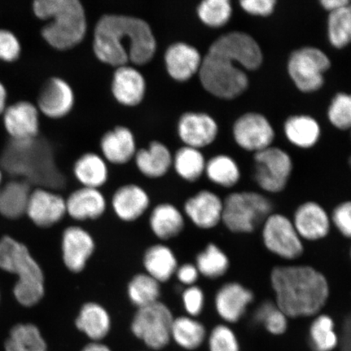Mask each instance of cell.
Instances as JSON below:
<instances>
[{
	"mask_svg": "<svg viewBox=\"0 0 351 351\" xmlns=\"http://www.w3.org/2000/svg\"><path fill=\"white\" fill-rule=\"evenodd\" d=\"M184 307L191 317H196L203 311L204 295L203 291L197 285L189 287L182 295Z\"/></svg>",
	"mask_w": 351,
	"mask_h": 351,
	"instance_id": "f6af8a7d",
	"label": "cell"
},
{
	"mask_svg": "<svg viewBox=\"0 0 351 351\" xmlns=\"http://www.w3.org/2000/svg\"><path fill=\"white\" fill-rule=\"evenodd\" d=\"M270 280L275 304L288 318L315 317L328 301V280L313 267L278 266L271 271Z\"/></svg>",
	"mask_w": 351,
	"mask_h": 351,
	"instance_id": "3957f363",
	"label": "cell"
},
{
	"mask_svg": "<svg viewBox=\"0 0 351 351\" xmlns=\"http://www.w3.org/2000/svg\"><path fill=\"white\" fill-rule=\"evenodd\" d=\"M208 348L209 351H241L238 337L226 324H219L210 331Z\"/></svg>",
	"mask_w": 351,
	"mask_h": 351,
	"instance_id": "7bdbcfd3",
	"label": "cell"
},
{
	"mask_svg": "<svg viewBox=\"0 0 351 351\" xmlns=\"http://www.w3.org/2000/svg\"><path fill=\"white\" fill-rule=\"evenodd\" d=\"M232 132L239 147L256 153L270 147L275 137L273 127L267 118L254 112L240 117Z\"/></svg>",
	"mask_w": 351,
	"mask_h": 351,
	"instance_id": "4fadbf2b",
	"label": "cell"
},
{
	"mask_svg": "<svg viewBox=\"0 0 351 351\" xmlns=\"http://www.w3.org/2000/svg\"><path fill=\"white\" fill-rule=\"evenodd\" d=\"M143 265L147 274L160 283L168 282L178 267L172 250L163 244L154 245L147 250Z\"/></svg>",
	"mask_w": 351,
	"mask_h": 351,
	"instance_id": "83f0119b",
	"label": "cell"
},
{
	"mask_svg": "<svg viewBox=\"0 0 351 351\" xmlns=\"http://www.w3.org/2000/svg\"><path fill=\"white\" fill-rule=\"evenodd\" d=\"M302 241L322 240L328 234L331 218L326 210L315 202H306L295 210L292 221Z\"/></svg>",
	"mask_w": 351,
	"mask_h": 351,
	"instance_id": "d6986e66",
	"label": "cell"
},
{
	"mask_svg": "<svg viewBox=\"0 0 351 351\" xmlns=\"http://www.w3.org/2000/svg\"><path fill=\"white\" fill-rule=\"evenodd\" d=\"M328 34L332 45L339 49L351 43V3L329 14Z\"/></svg>",
	"mask_w": 351,
	"mask_h": 351,
	"instance_id": "f35d334b",
	"label": "cell"
},
{
	"mask_svg": "<svg viewBox=\"0 0 351 351\" xmlns=\"http://www.w3.org/2000/svg\"><path fill=\"white\" fill-rule=\"evenodd\" d=\"M173 317L161 302L138 308L131 324L132 332L149 348L160 350L171 339Z\"/></svg>",
	"mask_w": 351,
	"mask_h": 351,
	"instance_id": "52a82bcc",
	"label": "cell"
},
{
	"mask_svg": "<svg viewBox=\"0 0 351 351\" xmlns=\"http://www.w3.org/2000/svg\"><path fill=\"white\" fill-rule=\"evenodd\" d=\"M157 43L151 25L137 16L105 14L94 29L93 51L100 62L118 68L145 65L155 56Z\"/></svg>",
	"mask_w": 351,
	"mask_h": 351,
	"instance_id": "7a4b0ae2",
	"label": "cell"
},
{
	"mask_svg": "<svg viewBox=\"0 0 351 351\" xmlns=\"http://www.w3.org/2000/svg\"><path fill=\"white\" fill-rule=\"evenodd\" d=\"M173 156L168 147L159 141H153L147 148L136 152L134 160L139 172L148 178L164 177L173 166Z\"/></svg>",
	"mask_w": 351,
	"mask_h": 351,
	"instance_id": "d4e9b609",
	"label": "cell"
},
{
	"mask_svg": "<svg viewBox=\"0 0 351 351\" xmlns=\"http://www.w3.org/2000/svg\"><path fill=\"white\" fill-rule=\"evenodd\" d=\"M308 341L313 351H335L340 339L332 318L324 314L315 315L309 328Z\"/></svg>",
	"mask_w": 351,
	"mask_h": 351,
	"instance_id": "4dcf8cb0",
	"label": "cell"
},
{
	"mask_svg": "<svg viewBox=\"0 0 351 351\" xmlns=\"http://www.w3.org/2000/svg\"><path fill=\"white\" fill-rule=\"evenodd\" d=\"M287 138L295 146L310 148L317 143L320 129L317 121L308 116H295L289 118L285 124Z\"/></svg>",
	"mask_w": 351,
	"mask_h": 351,
	"instance_id": "1f68e13d",
	"label": "cell"
},
{
	"mask_svg": "<svg viewBox=\"0 0 351 351\" xmlns=\"http://www.w3.org/2000/svg\"><path fill=\"white\" fill-rule=\"evenodd\" d=\"M66 214L65 200L57 193L42 187L32 191L26 215L37 226L48 228L54 226Z\"/></svg>",
	"mask_w": 351,
	"mask_h": 351,
	"instance_id": "9a60e30c",
	"label": "cell"
},
{
	"mask_svg": "<svg viewBox=\"0 0 351 351\" xmlns=\"http://www.w3.org/2000/svg\"><path fill=\"white\" fill-rule=\"evenodd\" d=\"M100 149L104 159L117 165L129 163L137 152L133 132L122 125L117 126L103 135Z\"/></svg>",
	"mask_w": 351,
	"mask_h": 351,
	"instance_id": "7402d4cb",
	"label": "cell"
},
{
	"mask_svg": "<svg viewBox=\"0 0 351 351\" xmlns=\"http://www.w3.org/2000/svg\"><path fill=\"white\" fill-rule=\"evenodd\" d=\"M254 320L271 335H283L288 329L287 315L274 302H262L254 311Z\"/></svg>",
	"mask_w": 351,
	"mask_h": 351,
	"instance_id": "ab89813d",
	"label": "cell"
},
{
	"mask_svg": "<svg viewBox=\"0 0 351 351\" xmlns=\"http://www.w3.org/2000/svg\"><path fill=\"white\" fill-rule=\"evenodd\" d=\"M207 331L203 324L191 317H180L173 319L171 339L181 348L193 350L204 343Z\"/></svg>",
	"mask_w": 351,
	"mask_h": 351,
	"instance_id": "d6a6232c",
	"label": "cell"
},
{
	"mask_svg": "<svg viewBox=\"0 0 351 351\" xmlns=\"http://www.w3.org/2000/svg\"><path fill=\"white\" fill-rule=\"evenodd\" d=\"M128 295L138 308L155 304L160 296V283L147 274L135 275L128 285Z\"/></svg>",
	"mask_w": 351,
	"mask_h": 351,
	"instance_id": "8d00e7d4",
	"label": "cell"
},
{
	"mask_svg": "<svg viewBox=\"0 0 351 351\" xmlns=\"http://www.w3.org/2000/svg\"><path fill=\"white\" fill-rule=\"evenodd\" d=\"M111 90L117 102L123 106L136 107L146 95V79L134 66L123 65L114 71Z\"/></svg>",
	"mask_w": 351,
	"mask_h": 351,
	"instance_id": "2e32d148",
	"label": "cell"
},
{
	"mask_svg": "<svg viewBox=\"0 0 351 351\" xmlns=\"http://www.w3.org/2000/svg\"><path fill=\"white\" fill-rule=\"evenodd\" d=\"M1 117L4 129L15 141H32L38 137L40 112L36 104L28 100L17 101L8 105Z\"/></svg>",
	"mask_w": 351,
	"mask_h": 351,
	"instance_id": "8fae6325",
	"label": "cell"
},
{
	"mask_svg": "<svg viewBox=\"0 0 351 351\" xmlns=\"http://www.w3.org/2000/svg\"><path fill=\"white\" fill-rule=\"evenodd\" d=\"M254 180L263 191L271 194L282 191L293 170L291 157L282 149L270 147L254 154Z\"/></svg>",
	"mask_w": 351,
	"mask_h": 351,
	"instance_id": "30bf717a",
	"label": "cell"
},
{
	"mask_svg": "<svg viewBox=\"0 0 351 351\" xmlns=\"http://www.w3.org/2000/svg\"><path fill=\"white\" fill-rule=\"evenodd\" d=\"M331 221L342 235L351 239V201L344 202L336 207Z\"/></svg>",
	"mask_w": 351,
	"mask_h": 351,
	"instance_id": "bcb514c9",
	"label": "cell"
},
{
	"mask_svg": "<svg viewBox=\"0 0 351 351\" xmlns=\"http://www.w3.org/2000/svg\"><path fill=\"white\" fill-rule=\"evenodd\" d=\"M22 48L19 37L7 29H0V61L12 63L20 58Z\"/></svg>",
	"mask_w": 351,
	"mask_h": 351,
	"instance_id": "ee69618b",
	"label": "cell"
},
{
	"mask_svg": "<svg viewBox=\"0 0 351 351\" xmlns=\"http://www.w3.org/2000/svg\"><path fill=\"white\" fill-rule=\"evenodd\" d=\"M263 63L260 45L247 34L230 32L214 41L202 59L199 75L202 86L215 97L234 99L247 90L244 69L256 70Z\"/></svg>",
	"mask_w": 351,
	"mask_h": 351,
	"instance_id": "6da1fadb",
	"label": "cell"
},
{
	"mask_svg": "<svg viewBox=\"0 0 351 351\" xmlns=\"http://www.w3.org/2000/svg\"><path fill=\"white\" fill-rule=\"evenodd\" d=\"M328 57L315 47H304L289 57L288 72L298 90L317 91L324 85V74L330 68Z\"/></svg>",
	"mask_w": 351,
	"mask_h": 351,
	"instance_id": "ba28073f",
	"label": "cell"
},
{
	"mask_svg": "<svg viewBox=\"0 0 351 351\" xmlns=\"http://www.w3.org/2000/svg\"><path fill=\"white\" fill-rule=\"evenodd\" d=\"M262 239L267 251L287 261L296 260L304 253V243L291 219L271 214L263 223Z\"/></svg>",
	"mask_w": 351,
	"mask_h": 351,
	"instance_id": "9c48e42d",
	"label": "cell"
},
{
	"mask_svg": "<svg viewBox=\"0 0 351 351\" xmlns=\"http://www.w3.org/2000/svg\"><path fill=\"white\" fill-rule=\"evenodd\" d=\"M205 173L210 182L225 188L234 186L241 178L238 165L225 155L214 156L207 162Z\"/></svg>",
	"mask_w": 351,
	"mask_h": 351,
	"instance_id": "d590c367",
	"label": "cell"
},
{
	"mask_svg": "<svg viewBox=\"0 0 351 351\" xmlns=\"http://www.w3.org/2000/svg\"><path fill=\"white\" fill-rule=\"evenodd\" d=\"M95 248L92 236L78 226L68 227L62 236V256L64 265L74 274L84 270Z\"/></svg>",
	"mask_w": 351,
	"mask_h": 351,
	"instance_id": "ac0fdd59",
	"label": "cell"
},
{
	"mask_svg": "<svg viewBox=\"0 0 351 351\" xmlns=\"http://www.w3.org/2000/svg\"><path fill=\"white\" fill-rule=\"evenodd\" d=\"M6 351H47L39 329L32 324H19L12 328L5 343Z\"/></svg>",
	"mask_w": 351,
	"mask_h": 351,
	"instance_id": "e575fe53",
	"label": "cell"
},
{
	"mask_svg": "<svg viewBox=\"0 0 351 351\" xmlns=\"http://www.w3.org/2000/svg\"><path fill=\"white\" fill-rule=\"evenodd\" d=\"M176 274H177L179 282L188 285V287L195 285L199 276L196 266L192 263H185V265L178 267Z\"/></svg>",
	"mask_w": 351,
	"mask_h": 351,
	"instance_id": "c3c4849f",
	"label": "cell"
},
{
	"mask_svg": "<svg viewBox=\"0 0 351 351\" xmlns=\"http://www.w3.org/2000/svg\"><path fill=\"white\" fill-rule=\"evenodd\" d=\"M75 95L71 86L59 77L48 78L39 91L36 106L39 112L50 119H60L71 112Z\"/></svg>",
	"mask_w": 351,
	"mask_h": 351,
	"instance_id": "7c38bea8",
	"label": "cell"
},
{
	"mask_svg": "<svg viewBox=\"0 0 351 351\" xmlns=\"http://www.w3.org/2000/svg\"><path fill=\"white\" fill-rule=\"evenodd\" d=\"M253 300V293L250 289L238 282H230L219 289L215 306L219 317L226 323L234 324L243 318Z\"/></svg>",
	"mask_w": 351,
	"mask_h": 351,
	"instance_id": "ffe728a7",
	"label": "cell"
},
{
	"mask_svg": "<svg viewBox=\"0 0 351 351\" xmlns=\"http://www.w3.org/2000/svg\"><path fill=\"white\" fill-rule=\"evenodd\" d=\"M271 212V202L260 193L234 192L223 201L221 221L232 232L249 234L263 223Z\"/></svg>",
	"mask_w": 351,
	"mask_h": 351,
	"instance_id": "8992f818",
	"label": "cell"
},
{
	"mask_svg": "<svg viewBox=\"0 0 351 351\" xmlns=\"http://www.w3.org/2000/svg\"><path fill=\"white\" fill-rule=\"evenodd\" d=\"M275 0H244L240 5L249 14L258 16H267L274 12Z\"/></svg>",
	"mask_w": 351,
	"mask_h": 351,
	"instance_id": "7dc6e473",
	"label": "cell"
},
{
	"mask_svg": "<svg viewBox=\"0 0 351 351\" xmlns=\"http://www.w3.org/2000/svg\"><path fill=\"white\" fill-rule=\"evenodd\" d=\"M33 12L37 19L47 21L41 36L54 49L71 50L84 40L87 19L79 0H35Z\"/></svg>",
	"mask_w": 351,
	"mask_h": 351,
	"instance_id": "277c9868",
	"label": "cell"
},
{
	"mask_svg": "<svg viewBox=\"0 0 351 351\" xmlns=\"http://www.w3.org/2000/svg\"><path fill=\"white\" fill-rule=\"evenodd\" d=\"M0 269L17 276L13 293L21 305L30 307L41 301L45 293L43 271L25 245L10 236L3 237Z\"/></svg>",
	"mask_w": 351,
	"mask_h": 351,
	"instance_id": "5b68a950",
	"label": "cell"
},
{
	"mask_svg": "<svg viewBox=\"0 0 351 351\" xmlns=\"http://www.w3.org/2000/svg\"><path fill=\"white\" fill-rule=\"evenodd\" d=\"M350 3L348 0H323L320 2L324 10L330 13L341 10V8L348 5Z\"/></svg>",
	"mask_w": 351,
	"mask_h": 351,
	"instance_id": "f907efd6",
	"label": "cell"
},
{
	"mask_svg": "<svg viewBox=\"0 0 351 351\" xmlns=\"http://www.w3.org/2000/svg\"><path fill=\"white\" fill-rule=\"evenodd\" d=\"M76 326L92 341H99L108 335L111 318L104 306L96 302H87L79 313Z\"/></svg>",
	"mask_w": 351,
	"mask_h": 351,
	"instance_id": "484cf974",
	"label": "cell"
},
{
	"mask_svg": "<svg viewBox=\"0 0 351 351\" xmlns=\"http://www.w3.org/2000/svg\"><path fill=\"white\" fill-rule=\"evenodd\" d=\"M149 223L154 234L161 240L176 238L185 227L182 213L169 204L156 206L152 210Z\"/></svg>",
	"mask_w": 351,
	"mask_h": 351,
	"instance_id": "f546056e",
	"label": "cell"
},
{
	"mask_svg": "<svg viewBox=\"0 0 351 351\" xmlns=\"http://www.w3.org/2000/svg\"><path fill=\"white\" fill-rule=\"evenodd\" d=\"M232 5L229 0H204L197 7V14L205 25L221 28L230 21Z\"/></svg>",
	"mask_w": 351,
	"mask_h": 351,
	"instance_id": "60d3db41",
	"label": "cell"
},
{
	"mask_svg": "<svg viewBox=\"0 0 351 351\" xmlns=\"http://www.w3.org/2000/svg\"><path fill=\"white\" fill-rule=\"evenodd\" d=\"M202 59L199 51L194 46L184 42L174 43L165 51L167 73L176 82H188L199 74Z\"/></svg>",
	"mask_w": 351,
	"mask_h": 351,
	"instance_id": "e0dca14e",
	"label": "cell"
},
{
	"mask_svg": "<svg viewBox=\"0 0 351 351\" xmlns=\"http://www.w3.org/2000/svg\"><path fill=\"white\" fill-rule=\"evenodd\" d=\"M196 267L199 274L210 279L221 278L230 267L229 258L216 244L210 243L197 254Z\"/></svg>",
	"mask_w": 351,
	"mask_h": 351,
	"instance_id": "74e56055",
	"label": "cell"
},
{
	"mask_svg": "<svg viewBox=\"0 0 351 351\" xmlns=\"http://www.w3.org/2000/svg\"><path fill=\"white\" fill-rule=\"evenodd\" d=\"M2 180H3V175H2L1 169H0V188H1Z\"/></svg>",
	"mask_w": 351,
	"mask_h": 351,
	"instance_id": "db71d44e",
	"label": "cell"
},
{
	"mask_svg": "<svg viewBox=\"0 0 351 351\" xmlns=\"http://www.w3.org/2000/svg\"><path fill=\"white\" fill-rule=\"evenodd\" d=\"M29 184L15 180L0 188V214L8 219H17L26 214L29 196Z\"/></svg>",
	"mask_w": 351,
	"mask_h": 351,
	"instance_id": "f1b7e54d",
	"label": "cell"
},
{
	"mask_svg": "<svg viewBox=\"0 0 351 351\" xmlns=\"http://www.w3.org/2000/svg\"><path fill=\"white\" fill-rule=\"evenodd\" d=\"M178 134L185 146L199 149L212 144L218 134V125L207 113L187 112L180 117Z\"/></svg>",
	"mask_w": 351,
	"mask_h": 351,
	"instance_id": "5bb4252c",
	"label": "cell"
},
{
	"mask_svg": "<svg viewBox=\"0 0 351 351\" xmlns=\"http://www.w3.org/2000/svg\"><path fill=\"white\" fill-rule=\"evenodd\" d=\"M82 351H112L106 345L99 341H93L85 346Z\"/></svg>",
	"mask_w": 351,
	"mask_h": 351,
	"instance_id": "f5cc1de1",
	"label": "cell"
},
{
	"mask_svg": "<svg viewBox=\"0 0 351 351\" xmlns=\"http://www.w3.org/2000/svg\"><path fill=\"white\" fill-rule=\"evenodd\" d=\"M328 116L336 128L351 129V95L337 94L328 108Z\"/></svg>",
	"mask_w": 351,
	"mask_h": 351,
	"instance_id": "b9f144b4",
	"label": "cell"
},
{
	"mask_svg": "<svg viewBox=\"0 0 351 351\" xmlns=\"http://www.w3.org/2000/svg\"><path fill=\"white\" fill-rule=\"evenodd\" d=\"M66 212L76 221H85L103 216L107 208L105 197L98 189L82 187L65 200Z\"/></svg>",
	"mask_w": 351,
	"mask_h": 351,
	"instance_id": "603a6c76",
	"label": "cell"
},
{
	"mask_svg": "<svg viewBox=\"0 0 351 351\" xmlns=\"http://www.w3.org/2000/svg\"><path fill=\"white\" fill-rule=\"evenodd\" d=\"M339 339L341 351H351V313L345 319Z\"/></svg>",
	"mask_w": 351,
	"mask_h": 351,
	"instance_id": "681fc988",
	"label": "cell"
},
{
	"mask_svg": "<svg viewBox=\"0 0 351 351\" xmlns=\"http://www.w3.org/2000/svg\"><path fill=\"white\" fill-rule=\"evenodd\" d=\"M350 257H351V250H350Z\"/></svg>",
	"mask_w": 351,
	"mask_h": 351,
	"instance_id": "11a10c76",
	"label": "cell"
},
{
	"mask_svg": "<svg viewBox=\"0 0 351 351\" xmlns=\"http://www.w3.org/2000/svg\"><path fill=\"white\" fill-rule=\"evenodd\" d=\"M223 201L215 193L202 191L186 201L185 213L195 226L210 230L221 221Z\"/></svg>",
	"mask_w": 351,
	"mask_h": 351,
	"instance_id": "44dd1931",
	"label": "cell"
},
{
	"mask_svg": "<svg viewBox=\"0 0 351 351\" xmlns=\"http://www.w3.org/2000/svg\"><path fill=\"white\" fill-rule=\"evenodd\" d=\"M73 173L82 187L99 190L106 184L108 179L107 161L98 154H83L74 164Z\"/></svg>",
	"mask_w": 351,
	"mask_h": 351,
	"instance_id": "4316f807",
	"label": "cell"
},
{
	"mask_svg": "<svg viewBox=\"0 0 351 351\" xmlns=\"http://www.w3.org/2000/svg\"><path fill=\"white\" fill-rule=\"evenodd\" d=\"M8 107V90L3 83L0 81V116L3 115Z\"/></svg>",
	"mask_w": 351,
	"mask_h": 351,
	"instance_id": "816d5d0a",
	"label": "cell"
},
{
	"mask_svg": "<svg viewBox=\"0 0 351 351\" xmlns=\"http://www.w3.org/2000/svg\"><path fill=\"white\" fill-rule=\"evenodd\" d=\"M206 164L203 153L199 149L184 146L178 149L173 158V165L180 178L195 182L205 173Z\"/></svg>",
	"mask_w": 351,
	"mask_h": 351,
	"instance_id": "836d02e7",
	"label": "cell"
},
{
	"mask_svg": "<svg viewBox=\"0 0 351 351\" xmlns=\"http://www.w3.org/2000/svg\"><path fill=\"white\" fill-rule=\"evenodd\" d=\"M150 199L144 189L135 184L118 188L112 197V208L122 221L132 222L138 219L148 209Z\"/></svg>",
	"mask_w": 351,
	"mask_h": 351,
	"instance_id": "cb8c5ba5",
	"label": "cell"
}]
</instances>
